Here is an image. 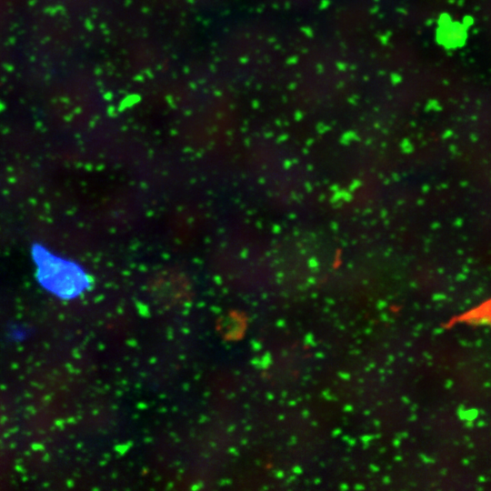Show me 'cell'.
Returning a JSON list of instances; mask_svg holds the SVG:
<instances>
[{"label": "cell", "instance_id": "cell-1", "mask_svg": "<svg viewBox=\"0 0 491 491\" xmlns=\"http://www.w3.org/2000/svg\"><path fill=\"white\" fill-rule=\"evenodd\" d=\"M38 256V273L44 285L64 297H74L90 285L86 272L77 264L42 253Z\"/></svg>", "mask_w": 491, "mask_h": 491}]
</instances>
